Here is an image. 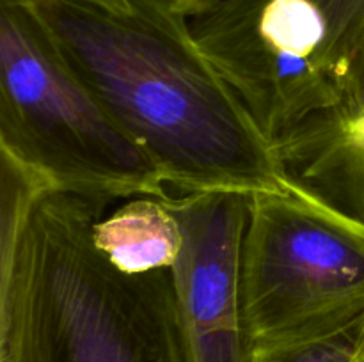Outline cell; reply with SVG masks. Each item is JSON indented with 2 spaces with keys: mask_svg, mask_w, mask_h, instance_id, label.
Returning <instances> with one entry per match:
<instances>
[{
  "mask_svg": "<svg viewBox=\"0 0 364 362\" xmlns=\"http://www.w3.org/2000/svg\"><path fill=\"white\" fill-rule=\"evenodd\" d=\"M92 240L114 266L127 273H146L173 268L181 229L162 195H139L96 220Z\"/></svg>",
  "mask_w": 364,
  "mask_h": 362,
  "instance_id": "cell-7",
  "label": "cell"
},
{
  "mask_svg": "<svg viewBox=\"0 0 364 362\" xmlns=\"http://www.w3.org/2000/svg\"><path fill=\"white\" fill-rule=\"evenodd\" d=\"M68 70L178 194L283 192L276 148L173 0H25Z\"/></svg>",
  "mask_w": 364,
  "mask_h": 362,
  "instance_id": "cell-1",
  "label": "cell"
},
{
  "mask_svg": "<svg viewBox=\"0 0 364 362\" xmlns=\"http://www.w3.org/2000/svg\"><path fill=\"white\" fill-rule=\"evenodd\" d=\"M364 343V314L331 332L249 350L247 362H358Z\"/></svg>",
  "mask_w": 364,
  "mask_h": 362,
  "instance_id": "cell-9",
  "label": "cell"
},
{
  "mask_svg": "<svg viewBox=\"0 0 364 362\" xmlns=\"http://www.w3.org/2000/svg\"><path fill=\"white\" fill-rule=\"evenodd\" d=\"M242 312L249 350L331 332L363 316V220L299 183L251 195Z\"/></svg>",
  "mask_w": 364,
  "mask_h": 362,
  "instance_id": "cell-4",
  "label": "cell"
},
{
  "mask_svg": "<svg viewBox=\"0 0 364 362\" xmlns=\"http://www.w3.org/2000/svg\"><path fill=\"white\" fill-rule=\"evenodd\" d=\"M358 362H364V343H363L361 353H359V358H358Z\"/></svg>",
  "mask_w": 364,
  "mask_h": 362,
  "instance_id": "cell-11",
  "label": "cell"
},
{
  "mask_svg": "<svg viewBox=\"0 0 364 362\" xmlns=\"http://www.w3.org/2000/svg\"><path fill=\"white\" fill-rule=\"evenodd\" d=\"M180 222L173 265L187 362H247L242 245L251 197L238 192L162 195Z\"/></svg>",
  "mask_w": 364,
  "mask_h": 362,
  "instance_id": "cell-6",
  "label": "cell"
},
{
  "mask_svg": "<svg viewBox=\"0 0 364 362\" xmlns=\"http://www.w3.org/2000/svg\"><path fill=\"white\" fill-rule=\"evenodd\" d=\"M329 31V64L340 109L323 131L320 149L354 144L364 131V0H313Z\"/></svg>",
  "mask_w": 364,
  "mask_h": 362,
  "instance_id": "cell-8",
  "label": "cell"
},
{
  "mask_svg": "<svg viewBox=\"0 0 364 362\" xmlns=\"http://www.w3.org/2000/svg\"><path fill=\"white\" fill-rule=\"evenodd\" d=\"M110 199L0 177V362H187L173 268L127 273L92 240Z\"/></svg>",
  "mask_w": 364,
  "mask_h": 362,
  "instance_id": "cell-2",
  "label": "cell"
},
{
  "mask_svg": "<svg viewBox=\"0 0 364 362\" xmlns=\"http://www.w3.org/2000/svg\"><path fill=\"white\" fill-rule=\"evenodd\" d=\"M173 2L176 4V6L180 7L181 11H185V13H187L188 16H191V14H194L196 11L199 9V7L205 6V4L208 2V0H173Z\"/></svg>",
  "mask_w": 364,
  "mask_h": 362,
  "instance_id": "cell-10",
  "label": "cell"
},
{
  "mask_svg": "<svg viewBox=\"0 0 364 362\" xmlns=\"http://www.w3.org/2000/svg\"><path fill=\"white\" fill-rule=\"evenodd\" d=\"M188 20L288 172L340 109L323 14L313 0H208Z\"/></svg>",
  "mask_w": 364,
  "mask_h": 362,
  "instance_id": "cell-5",
  "label": "cell"
},
{
  "mask_svg": "<svg viewBox=\"0 0 364 362\" xmlns=\"http://www.w3.org/2000/svg\"><path fill=\"white\" fill-rule=\"evenodd\" d=\"M0 151L57 192L110 201L167 192L144 149L60 60L25 0H0Z\"/></svg>",
  "mask_w": 364,
  "mask_h": 362,
  "instance_id": "cell-3",
  "label": "cell"
}]
</instances>
